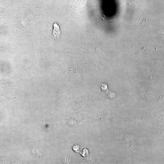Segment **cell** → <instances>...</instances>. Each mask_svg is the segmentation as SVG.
<instances>
[{"mask_svg":"<svg viewBox=\"0 0 164 164\" xmlns=\"http://www.w3.org/2000/svg\"><path fill=\"white\" fill-rule=\"evenodd\" d=\"M84 150L83 149V153H81L82 155H83L84 157H85L88 155V150L87 149H84Z\"/></svg>","mask_w":164,"mask_h":164,"instance_id":"3","label":"cell"},{"mask_svg":"<svg viewBox=\"0 0 164 164\" xmlns=\"http://www.w3.org/2000/svg\"><path fill=\"white\" fill-rule=\"evenodd\" d=\"M73 151L76 153H80V146L79 145L76 144L72 147Z\"/></svg>","mask_w":164,"mask_h":164,"instance_id":"2","label":"cell"},{"mask_svg":"<svg viewBox=\"0 0 164 164\" xmlns=\"http://www.w3.org/2000/svg\"><path fill=\"white\" fill-rule=\"evenodd\" d=\"M53 27L54 29L52 31L53 35L55 38H59L61 34V31L59 26L57 23H55L54 24Z\"/></svg>","mask_w":164,"mask_h":164,"instance_id":"1","label":"cell"}]
</instances>
